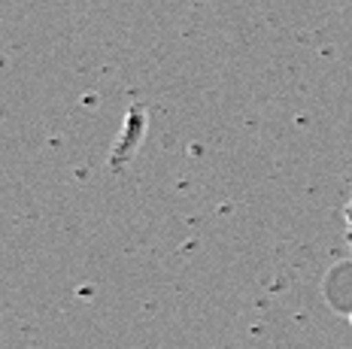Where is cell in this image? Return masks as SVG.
Returning a JSON list of instances; mask_svg holds the SVG:
<instances>
[{
    "instance_id": "cell-1",
    "label": "cell",
    "mask_w": 352,
    "mask_h": 349,
    "mask_svg": "<svg viewBox=\"0 0 352 349\" xmlns=\"http://www.w3.org/2000/svg\"><path fill=\"white\" fill-rule=\"evenodd\" d=\"M349 234H352V203H349Z\"/></svg>"
},
{
    "instance_id": "cell-2",
    "label": "cell",
    "mask_w": 352,
    "mask_h": 349,
    "mask_svg": "<svg viewBox=\"0 0 352 349\" xmlns=\"http://www.w3.org/2000/svg\"><path fill=\"white\" fill-rule=\"evenodd\" d=\"M349 322H352V316H349Z\"/></svg>"
}]
</instances>
